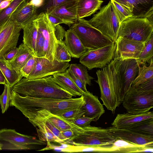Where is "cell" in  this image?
I'll return each instance as SVG.
<instances>
[{"label":"cell","mask_w":153,"mask_h":153,"mask_svg":"<svg viewBox=\"0 0 153 153\" xmlns=\"http://www.w3.org/2000/svg\"><path fill=\"white\" fill-rule=\"evenodd\" d=\"M10 104L19 110L27 118L40 111L46 110L53 114L81 107L85 103L83 95L80 97L68 99L37 98L22 96L11 89Z\"/></svg>","instance_id":"1"},{"label":"cell","mask_w":153,"mask_h":153,"mask_svg":"<svg viewBox=\"0 0 153 153\" xmlns=\"http://www.w3.org/2000/svg\"><path fill=\"white\" fill-rule=\"evenodd\" d=\"M11 89L22 96L59 99L71 98L73 96L57 84L52 76L31 80L22 78Z\"/></svg>","instance_id":"2"},{"label":"cell","mask_w":153,"mask_h":153,"mask_svg":"<svg viewBox=\"0 0 153 153\" xmlns=\"http://www.w3.org/2000/svg\"><path fill=\"white\" fill-rule=\"evenodd\" d=\"M122 102L128 113L137 114L149 111L153 107V79L137 86L131 87Z\"/></svg>","instance_id":"3"},{"label":"cell","mask_w":153,"mask_h":153,"mask_svg":"<svg viewBox=\"0 0 153 153\" xmlns=\"http://www.w3.org/2000/svg\"><path fill=\"white\" fill-rule=\"evenodd\" d=\"M89 23L112 42H115L121 24L114 7L111 1L88 21Z\"/></svg>","instance_id":"4"},{"label":"cell","mask_w":153,"mask_h":153,"mask_svg":"<svg viewBox=\"0 0 153 153\" xmlns=\"http://www.w3.org/2000/svg\"><path fill=\"white\" fill-rule=\"evenodd\" d=\"M70 28L75 32L87 50L96 49L113 42L83 18L78 19Z\"/></svg>","instance_id":"5"},{"label":"cell","mask_w":153,"mask_h":153,"mask_svg":"<svg viewBox=\"0 0 153 153\" xmlns=\"http://www.w3.org/2000/svg\"><path fill=\"white\" fill-rule=\"evenodd\" d=\"M116 140L107 128L90 125L75 133L73 137L65 141V144L106 146L111 145Z\"/></svg>","instance_id":"6"},{"label":"cell","mask_w":153,"mask_h":153,"mask_svg":"<svg viewBox=\"0 0 153 153\" xmlns=\"http://www.w3.org/2000/svg\"><path fill=\"white\" fill-rule=\"evenodd\" d=\"M152 34L153 24L146 18L131 17L121 23L118 37L146 42Z\"/></svg>","instance_id":"7"},{"label":"cell","mask_w":153,"mask_h":153,"mask_svg":"<svg viewBox=\"0 0 153 153\" xmlns=\"http://www.w3.org/2000/svg\"><path fill=\"white\" fill-rule=\"evenodd\" d=\"M114 63L121 83L119 99L121 103L125 94L138 75L139 65L135 59H114Z\"/></svg>","instance_id":"8"},{"label":"cell","mask_w":153,"mask_h":153,"mask_svg":"<svg viewBox=\"0 0 153 153\" xmlns=\"http://www.w3.org/2000/svg\"><path fill=\"white\" fill-rule=\"evenodd\" d=\"M115 47V42H113L96 49L87 50L80 57L79 62L89 70L103 68L113 59Z\"/></svg>","instance_id":"9"},{"label":"cell","mask_w":153,"mask_h":153,"mask_svg":"<svg viewBox=\"0 0 153 153\" xmlns=\"http://www.w3.org/2000/svg\"><path fill=\"white\" fill-rule=\"evenodd\" d=\"M38 30L44 38L43 56L50 61L55 60V54L57 45V39L54 27L49 20L46 13L41 12L36 18Z\"/></svg>","instance_id":"10"},{"label":"cell","mask_w":153,"mask_h":153,"mask_svg":"<svg viewBox=\"0 0 153 153\" xmlns=\"http://www.w3.org/2000/svg\"><path fill=\"white\" fill-rule=\"evenodd\" d=\"M22 29L10 18L0 27V56L16 47Z\"/></svg>","instance_id":"11"},{"label":"cell","mask_w":153,"mask_h":153,"mask_svg":"<svg viewBox=\"0 0 153 153\" xmlns=\"http://www.w3.org/2000/svg\"><path fill=\"white\" fill-rule=\"evenodd\" d=\"M70 65L69 62H59L55 59L52 62L45 57H36V66L27 78L38 79L64 72Z\"/></svg>","instance_id":"12"},{"label":"cell","mask_w":153,"mask_h":153,"mask_svg":"<svg viewBox=\"0 0 153 153\" xmlns=\"http://www.w3.org/2000/svg\"><path fill=\"white\" fill-rule=\"evenodd\" d=\"M115 43L116 47L113 59H137L144 46L145 42L119 36Z\"/></svg>","instance_id":"13"},{"label":"cell","mask_w":153,"mask_h":153,"mask_svg":"<svg viewBox=\"0 0 153 153\" xmlns=\"http://www.w3.org/2000/svg\"><path fill=\"white\" fill-rule=\"evenodd\" d=\"M97 79L95 81L99 85L101 97L100 98L106 108L112 113H115L117 107L109 85L105 67L96 72Z\"/></svg>","instance_id":"14"},{"label":"cell","mask_w":153,"mask_h":153,"mask_svg":"<svg viewBox=\"0 0 153 153\" xmlns=\"http://www.w3.org/2000/svg\"><path fill=\"white\" fill-rule=\"evenodd\" d=\"M129 10L132 18H146L153 13V0H114Z\"/></svg>","instance_id":"15"},{"label":"cell","mask_w":153,"mask_h":153,"mask_svg":"<svg viewBox=\"0 0 153 153\" xmlns=\"http://www.w3.org/2000/svg\"><path fill=\"white\" fill-rule=\"evenodd\" d=\"M110 134L116 139L141 145L153 143V137L141 134L128 129H119L113 126L107 128Z\"/></svg>","instance_id":"16"},{"label":"cell","mask_w":153,"mask_h":153,"mask_svg":"<svg viewBox=\"0 0 153 153\" xmlns=\"http://www.w3.org/2000/svg\"><path fill=\"white\" fill-rule=\"evenodd\" d=\"M151 119H153L152 111L137 114L128 112L119 114L111 124L113 127L117 128L128 129L141 121Z\"/></svg>","instance_id":"17"},{"label":"cell","mask_w":153,"mask_h":153,"mask_svg":"<svg viewBox=\"0 0 153 153\" xmlns=\"http://www.w3.org/2000/svg\"><path fill=\"white\" fill-rule=\"evenodd\" d=\"M85 103L81 108L85 113L83 116L94 118L95 121L98 120L105 113L103 105L98 97L87 90L82 94Z\"/></svg>","instance_id":"18"},{"label":"cell","mask_w":153,"mask_h":153,"mask_svg":"<svg viewBox=\"0 0 153 153\" xmlns=\"http://www.w3.org/2000/svg\"><path fill=\"white\" fill-rule=\"evenodd\" d=\"M38 14V8L30 4L29 0H27L16 9L10 18L22 29L27 24L35 19Z\"/></svg>","instance_id":"19"},{"label":"cell","mask_w":153,"mask_h":153,"mask_svg":"<svg viewBox=\"0 0 153 153\" xmlns=\"http://www.w3.org/2000/svg\"><path fill=\"white\" fill-rule=\"evenodd\" d=\"M0 140L15 143L32 145H43L47 143L35 137L20 134L14 129L7 128L0 130Z\"/></svg>","instance_id":"20"},{"label":"cell","mask_w":153,"mask_h":153,"mask_svg":"<svg viewBox=\"0 0 153 153\" xmlns=\"http://www.w3.org/2000/svg\"><path fill=\"white\" fill-rule=\"evenodd\" d=\"M44 117L49 120L60 131L67 129H73L74 133L81 131L82 128L75 124L72 121L63 118L52 114L48 111L42 110L39 111L27 117L28 119L35 115Z\"/></svg>","instance_id":"21"},{"label":"cell","mask_w":153,"mask_h":153,"mask_svg":"<svg viewBox=\"0 0 153 153\" xmlns=\"http://www.w3.org/2000/svg\"><path fill=\"white\" fill-rule=\"evenodd\" d=\"M45 13L53 14L64 20L75 23L78 19L76 0L65 2Z\"/></svg>","instance_id":"22"},{"label":"cell","mask_w":153,"mask_h":153,"mask_svg":"<svg viewBox=\"0 0 153 153\" xmlns=\"http://www.w3.org/2000/svg\"><path fill=\"white\" fill-rule=\"evenodd\" d=\"M64 43L72 57L79 58L87 51L71 28L65 31Z\"/></svg>","instance_id":"23"},{"label":"cell","mask_w":153,"mask_h":153,"mask_svg":"<svg viewBox=\"0 0 153 153\" xmlns=\"http://www.w3.org/2000/svg\"><path fill=\"white\" fill-rule=\"evenodd\" d=\"M65 146H57L56 150H59L64 152L74 153L83 152H114L117 149L112 145L100 146L95 145H75L64 144Z\"/></svg>","instance_id":"24"},{"label":"cell","mask_w":153,"mask_h":153,"mask_svg":"<svg viewBox=\"0 0 153 153\" xmlns=\"http://www.w3.org/2000/svg\"><path fill=\"white\" fill-rule=\"evenodd\" d=\"M111 145L117 149L115 153L153 152V143L145 145H138L123 140L116 139Z\"/></svg>","instance_id":"25"},{"label":"cell","mask_w":153,"mask_h":153,"mask_svg":"<svg viewBox=\"0 0 153 153\" xmlns=\"http://www.w3.org/2000/svg\"><path fill=\"white\" fill-rule=\"evenodd\" d=\"M29 121L35 127H37L36 131L39 140L47 143L56 142L61 145L63 142L55 136L46 126L43 121L37 117L28 119Z\"/></svg>","instance_id":"26"},{"label":"cell","mask_w":153,"mask_h":153,"mask_svg":"<svg viewBox=\"0 0 153 153\" xmlns=\"http://www.w3.org/2000/svg\"><path fill=\"white\" fill-rule=\"evenodd\" d=\"M22 29L23 43L36 56V46L38 28L36 19L27 24Z\"/></svg>","instance_id":"27"},{"label":"cell","mask_w":153,"mask_h":153,"mask_svg":"<svg viewBox=\"0 0 153 153\" xmlns=\"http://www.w3.org/2000/svg\"><path fill=\"white\" fill-rule=\"evenodd\" d=\"M105 67L116 106L118 107L121 103L119 99L121 83L114 66V59Z\"/></svg>","instance_id":"28"},{"label":"cell","mask_w":153,"mask_h":153,"mask_svg":"<svg viewBox=\"0 0 153 153\" xmlns=\"http://www.w3.org/2000/svg\"><path fill=\"white\" fill-rule=\"evenodd\" d=\"M78 19L90 16L100 9L101 0H76Z\"/></svg>","instance_id":"29"},{"label":"cell","mask_w":153,"mask_h":153,"mask_svg":"<svg viewBox=\"0 0 153 153\" xmlns=\"http://www.w3.org/2000/svg\"><path fill=\"white\" fill-rule=\"evenodd\" d=\"M52 76L54 81L73 96H80L82 94L81 90L64 72L58 73Z\"/></svg>","instance_id":"30"},{"label":"cell","mask_w":153,"mask_h":153,"mask_svg":"<svg viewBox=\"0 0 153 153\" xmlns=\"http://www.w3.org/2000/svg\"><path fill=\"white\" fill-rule=\"evenodd\" d=\"M21 45L20 51L13 59L9 61L5 60L10 67L20 73L21 69L32 56H34L30 50L24 43Z\"/></svg>","instance_id":"31"},{"label":"cell","mask_w":153,"mask_h":153,"mask_svg":"<svg viewBox=\"0 0 153 153\" xmlns=\"http://www.w3.org/2000/svg\"><path fill=\"white\" fill-rule=\"evenodd\" d=\"M0 69L8 83L12 88L23 77L20 73L10 67L3 56H0Z\"/></svg>","instance_id":"32"},{"label":"cell","mask_w":153,"mask_h":153,"mask_svg":"<svg viewBox=\"0 0 153 153\" xmlns=\"http://www.w3.org/2000/svg\"><path fill=\"white\" fill-rule=\"evenodd\" d=\"M141 66L138 65L139 71L137 76L131 85L132 87H135L153 79V59L151 60L150 65L147 66L146 64Z\"/></svg>","instance_id":"33"},{"label":"cell","mask_w":153,"mask_h":153,"mask_svg":"<svg viewBox=\"0 0 153 153\" xmlns=\"http://www.w3.org/2000/svg\"><path fill=\"white\" fill-rule=\"evenodd\" d=\"M86 68L82 64H71L70 65L68 69L81 79L85 85L90 86L91 80L94 78L89 75Z\"/></svg>","instance_id":"34"},{"label":"cell","mask_w":153,"mask_h":153,"mask_svg":"<svg viewBox=\"0 0 153 153\" xmlns=\"http://www.w3.org/2000/svg\"><path fill=\"white\" fill-rule=\"evenodd\" d=\"M153 34L145 43L144 46L137 61L139 65L150 63L153 56Z\"/></svg>","instance_id":"35"},{"label":"cell","mask_w":153,"mask_h":153,"mask_svg":"<svg viewBox=\"0 0 153 153\" xmlns=\"http://www.w3.org/2000/svg\"><path fill=\"white\" fill-rule=\"evenodd\" d=\"M128 129L141 134L153 137V119L141 121Z\"/></svg>","instance_id":"36"},{"label":"cell","mask_w":153,"mask_h":153,"mask_svg":"<svg viewBox=\"0 0 153 153\" xmlns=\"http://www.w3.org/2000/svg\"><path fill=\"white\" fill-rule=\"evenodd\" d=\"M27 0H13L7 7L0 10V27L10 18L13 12Z\"/></svg>","instance_id":"37"},{"label":"cell","mask_w":153,"mask_h":153,"mask_svg":"<svg viewBox=\"0 0 153 153\" xmlns=\"http://www.w3.org/2000/svg\"><path fill=\"white\" fill-rule=\"evenodd\" d=\"M71 56L62 40H57V45L55 54V59L59 62H69Z\"/></svg>","instance_id":"38"},{"label":"cell","mask_w":153,"mask_h":153,"mask_svg":"<svg viewBox=\"0 0 153 153\" xmlns=\"http://www.w3.org/2000/svg\"><path fill=\"white\" fill-rule=\"evenodd\" d=\"M4 85V91L0 95V105L2 114L4 113L9 108L11 97V88L7 83Z\"/></svg>","instance_id":"39"},{"label":"cell","mask_w":153,"mask_h":153,"mask_svg":"<svg viewBox=\"0 0 153 153\" xmlns=\"http://www.w3.org/2000/svg\"><path fill=\"white\" fill-rule=\"evenodd\" d=\"M81 107L62 111L54 115L65 119L73 120L83 116L85 112Z\"/></svg>","instance_id":"40"},{"label":"cell","mask_w":153,"mask_h":153,"mask_svg":"<svg viewBox=\"0 0 153 153\" xmlns=\"http://www.w3.org/2000/svg\"><path fill=\"white\" fill-rule=\"evenodd\" d=\"M73 0H43L42 5L38 9V14L54 8L65 2Z\"/></svg>","instance_id":"41"},{"label":"cell","mask_w":153,"mask_h":153,"mask_svg":"<svg viewBox=\"0 0 153 153\" xmlns=\"http://www.w3.org/2000/svg\"><path fill=\"white\" fill-rule=\"evenodd\" d=\"M113 3L117 16L121 23L126 19L132 17L131 13L120 4L114 0H111Z\"/></svg>","instance_id":"42"},{"label":"cell","mask_w":153,"mask_h":153,"mask_svg":"<svg viewBox=\"0 0 153 153\" xmlns=\"http://www.w3.org/2000/svg\"><path fill=\"white\" fill-rule=\"evenodd\" d=\"M35 117H39L43 121L45 125L50 131L59 139L63 142L64 143V144H65V142L67 140V139L62 135L61 131L49 120L44 117L37 115L34 116L28 119Z\"/></svg>","instance_id":"43"},{"label":"cell","mask_w":153,"mask_h":153,"mask_svg":"<svg viewBox=\"0 0 153 153\" xmlns=\"http://www.w3.org/2000/svg\"><path fill=\"white\" fill-rule=\"evenodd\" d=\"M36 57L32 56L21 69L20 73L22 76L27 78L33 70L36 64Z\"/></svg>","instance_id":"44"},{"label":"cell","mask_w":153,"mask_h":153,"mask_svg":"<svg viewBox=\"0 0 153 153\" xmlns=\"http://www.w3.org/2000/svg\"><path fill=\"white\" fill-rule=\"evenodd\" d=\"M2 143V149L10 150H27L33 149L32 145L11 143L7 142Z\"/></svg>","instance_id":"45"},{"label":"cell","mask_w":153,"mask_h":153,"mask_svg":"<svg viewBox=\"0 0 153 153\" xmlns=\"http://www.w3.org/2000/svg\"><path fill=\"white\" fill-rule=\"evenodd\" d=\"M64 73L72 80L81 90L82 93L87 90L86 86L85 85L82 80L76 76L71 70L68 69H67Z\"/></svg>","instance_id":"46"},{"label":"cell","mask_w":153,"mask_h":153,"mask_svg":"<svg viewBox=\"0 0 153 153\" xmlns=\"http://www.w3.org/2000/svg\"><path fill=\"white\" fill-rule=\"evenodd\" d=\"M44 43V37L42 33L38 30L36 46V57H43Z\"/></svg>","instance_id":"47"},{"label":"cell","mask_w":153,"mask_h":153,"mask_svg":"<svg viewBox=\"0 0 153 153\" xmlns=\"http://www.w3.org/2000/svg\"><path fill=\"white\" fill-rule=\"evenodd\" d=\"M48 17L53 26L61 24H64L69 27L72 25L74 23L68 21L51 13H47Z\"/></svg>","instance_id":"48"},{"label":"cell","mask_w":153,"mask_h":153,"mask_svg":"<svg viewBox=\"0 0 153 153\" xmlns=\"http://www.w3.org/2000/svg\"><path fill=\"white\" fill-rule=\"evenodd\" d=\"M94 121V118L82 116L72 120L76 126L82 128L87 126L90 125L91 123Z\"/></svg>","instance_id":"49"},{"label":"cell","mask_w":153,"mask_h":153,"mask_svg":"<svg viewBox=\"0 0 153 153\" xmlns=\"http://www.w3.org/2000/svg\"><path fill=\"white\" fill-rule=\"evenodd\" d=\"M21 48L20 44L18 47H16L3 56L4 59L7 61L12 60L18 54Z\"/></svg>","instance_id":"50"},{"label":"cell","mask_w":153,"mask_h":153,"mask_svg":"<svg viewBox=\"0 0 153 153\" xmlns=\"http://www.w3.org/2000/svg\"><path fill=\"white\" fill-rule=\"evenodd\" d=\"M55 33L57 40H62L64 36L65 31L64 28L59 25L54 26Z\"/></svg>","instance_id":"51"},{"label":"cell","mask_w":153,"mask_h":153,"mask_svg":"<svg viewBox=\"0 0 153 153\" xmlns=\"http://www.w3.org/2000/svg\"><path fill=\"white\" fill-rule=\"evenodd\" d=\"M61 132L62 135L67 139V140L73 137L74 135V130L71 129H66L61 131Z\"/></svg>","instance_id":"52"},{"label":"cell","mask_w":153,"mask_h":153,"mask_svg":"<svg viewBox=\"0 0 153 153\" xmlns=\"http://www.w3.org/2000/svg\"><path fill=\"white\" fill-rule=\"evenodd\" d=\"M43 0H30L29 2L38 9L42 4Z\"/></svg>","instance_id":"53"},{"label":"cell","mask_w":153,"mask_h":153,"mask_svg":"<svg viewBox=\"0 0 153 153\" xmlns=\"http://www.w3.org/2000/svg\"><path fill=\"white\" fill-rule=\"evenodd\" d=\"M13 0H5L3 1L0 4V10L7 7Z\"/></svg>","instance_id":"54"},{"label":"cell","mask_w":153,"mask_h":153,"mask_svg":"<svg viewBox=\"0 0 153 153\" xmlns=\"http://www.w3.org/2000/svg\"><path fill=\"white\" fill-rule=\"evenodd\" d=\"M6 83V79L0 69V84L4 85Z\"/></svg>","instance_id":"55"},{"label":"cell","mask_w":153,"mask_h":153,"mask_svg":"<svg viewBox=\"0 0 153 153\" xmlns=\"http://www.w3.org/2000/svg\"><path fill=\"white\" fill-rule=\"evenodd\" d=\"M2 143H1L0 142V150H1L2 149Z\"/></svg>","instance_id":"56"},{"label":"cell","mask_w":153,"mask_h":153,"mask_svg":"<svg viewBox=\"0 0 153 153\" xmlns=\"http://www.w3.org/2000/svg\"><path fill=\"white\" fill-rule=\"evenodd\" d=\"M5 0H0V4L3 1H4Z\"/></svg>","instance_id":"57"}]
</instances>
